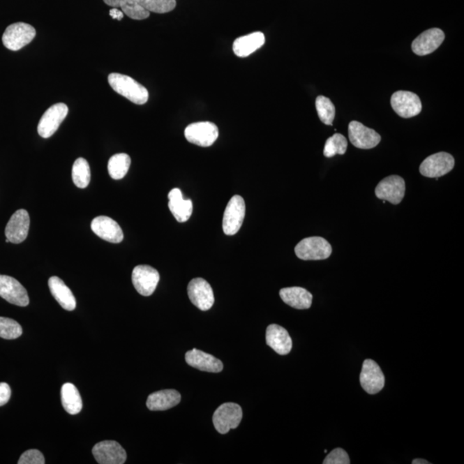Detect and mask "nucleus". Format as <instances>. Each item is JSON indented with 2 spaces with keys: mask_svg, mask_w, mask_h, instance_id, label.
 Here are the masks:
<instances>
[{
  "mask_svg": "<svg viewBox=\"0 0 464 464\" xmlns=\"http://www.w3.org/2000/svg\"><path fill=\"white\" fill-rule=\"evenodd\" d=\"M31 218L24 209L15 211L6 227V237L13 244H21L27 239Z\"/></svg>",
  "mask_w": 464,
  "mask_h": 464,
  "instance_id": "obj_17",
  "label": "nucleus"
},
{
  "mask_svg": "<svg viewBox=\"0 0 464 464\" xmlns=\"http://www.w3.org/2000/svg\"><path fill=\"white\" fill-rule=\"evenodd\" d=\"M444 33L440 29H428L412 43V50L419 57L433 53L444 40Z\"/></svg>",
  "mask_w": 464,
  "mask_h": 464,
  "instance_id": "obj_18",
  "label": "nucleus"
},
{
  "mask_svg": "<svg viewBox=\"0 0 464 464\" xmlns=\"http://www.w3.org/2000/svg\"><path fill=\"white\" fill-rule=\"evenodd\" d=\"M0 297L15 306L25 307L29 304L27 291L20 281L0 274Z\"/></svg>",
  "mask_w": 464,
  "mask_h": 464,
  "instance_id": "obj_16",
  "label": "nucleus"
},
{
  "mask_svg": "<svg viewBox=\"0 0 464 464\" xmlns=\"http://www.w3.org/2000/svg\"><path fill=\"white\" fill-rule=\"evenodd\" d=\"M169 209L173 216L179 223L189 220L193 213L191 200H184L183 194L179 188H173L169 193Z\"/></svg>",
  "mask_w": 464,
  "mask_h": 464,
  "instance_id": "obj_25",
  "label": "nucleus"
},
{
  "mask_svg": "<svg viewBox=\"0 0 464 464\" xmlns=\"http://www.w3.org/2000/svg\"><path fill=\"white\" fill-rule=\"evenodd\" d=\"M12 396L10 386L6 383H0V407L6 405Z\"/></svg>",
  "mask_w": 464,
  "mask_h": 464,
  "instance_id": "obj_37",
  "label": "nucleus"
},
{
  "mask_svg": "<svg viewBox=\"0 0 464 464\" xmlns=\"http://www.w3.org/2000/svg\"><path fill=\"white\" fill-rule=\"evenodd\" d=\"M147 12L158 14L172 12L177 6L176 0H135Z\"/></svg>",
  "mask_w": 464,
  "mask_h": 464,
  "instance_id": "obj_33",
  "label": "nucleus"
},
{
  "mask_svg": "<svg viewBox=\"0 0 464 464\" xmlns=\"http://www.w3.org/2000/svg\"><path fill=\"white\" fill-rule=\"evenodd\" d=\"M266 341L278 354L287 355L292 348V340L287 330L283 327L277 324H271L267 327L266 331Z\"/></svg>",
  "mask_w": 464,
  "mask_h": 464,
  "instance_id": "obj_21",
  "label": "nucleus"
},
{
  "mask_svg": "<svg viewBox=\"0 0 464 464\" xmlns=\"http://www.w3.org/2000/svg\"><path fill=\"white\" fill-rule=\"evenodd\" d=\"M107 81L114 91L135 105H143L149 98L147 89L131 77L114 73L110 74Z\"/></svg>",
  "mask_w": 464,
  "mask_h": 464,
  "instance_id": "obj_1",
  "label": "nucleus"
},
{
  "mask_svg": "<svg viewBox=\"0 0 464 464\" xmlns=\"http://www.w3.org/2000/svg\"><path fill=\"white\" fill-rule=\"evenodd\" d=\"M91 226L92 232L107 242L120 244L124 239L121 226L111 218L96 217L92 220Z\"/></svg>",
  "mask_w": 464,
  "mask_h": 464,
  "instance_id": "obj_19",
  "label": "nucleus"
},
{
  "mask_svg": "<svg viewBox=\"0 0 464 464\" xmlns=\"http://www.w3.org/2000/svg\"><path fill=\"white\" fill-rule=\"evenodd\" d=\"M349 140L359 149H371L380 143L381 136L375 130L366 127L361 122L352 121L348 126Z\"/></svg>",
  "mask_w": 464,
  "mask_h": 464,
  "instance_id": "obj_15",
  "label": "nucleus"
},
{
  "mask_svg": "<svg viewBox=\"0 0 464 464\" xmlns=\"http://www.w3.org/2000/svg\"><path fill=\"white\" fill-rule=\"evenodd\" d=\"M131 165V158L126 154H118L110 158L107 163V170L111 178L120 180L128 174Z\"/></svg>",
  "mask_w": 464,
  "mask_h": 464,
  "instance_id": "obj_29",
  "label": "nucleus"
},
{
  "mask_svg": "<svg viewBox=\"0 0 464 464\" xmlns=\"http://www.w3.org/2000/svg\"><path fill=\"white\" fill-rule=\"evenodd\" d=\"M455 166V159L447 152H437L429 156L419 166V172L426 177L439 178L451 172Z\"/></svg>",
  "mask_w": 464,
  "mask_h": 464,
  "instance_id": "obj_5",
  "label": "nucleus"
},
{
  "mask_svg": "<svg viewBox=\"0 0 464 464\" xmlns=\"http://www.w3.org/2000/svg\"><path fill=\"white\" fill-rule=\"evenodd\" d=\"M413 464H429L430 463L426 461V460L424 459H414L413 462H412Z\"/></svg>",
  "mask_w": 464,
  "mask_h": 464,
  "instance_id": "obj_39",
  "label": "nucleus"
},
{
  "mask_svg": "<svg viewBox=\"0 0 464 464\" xmlns=\"http://www.w3.org/2000/svg\"><path fill=\"white\" fill-rule=\"evenodd\" d=\"M107 6L121 8L122 13L132 20H144L150 17V13L141 7L135 0H103Z\"/></svg>",
  "mask_w": 464,
  "mask_h": 464,
  "instance_id": "obj_28",
  "label": "nucleus"
},
{
  "mask_svg": "<svg viewBox=\"0 0 464 464\" xmlns=\"http://www.w3.org/2000/svg\"><path fill=\"white\" fill-rule=\"evenodd\" d=\"M184 135L188 142L202 147H209L218 138V129L211 122H196L186 128Z\"/></svg>",
  "mask_w": 464,
  "mask_h": 464,
  "instance_id": "obj_7",
  "label": "nucleus"
},
{
  "mask_svg": "<svg viewBox=\"0 0 464 464\" xmlns=\"http://www.w3.org/2000/svg\"><path fill=\"white\" fill-rule=\"evenodd\" d=\"M23 334V329L13 319L0 317V337L6 340L17 339Z\"/></svg>",
  "mask_w": 464,
  "mask_h": 464,
  "instance_id": "obj_34",
  "label": "nucleus"
},
{
  "mask_svg": "<svg viewBox=\"0 0 464 464\" xmlns=\"http://www.w3.org/2000/svg\"><path fill=\"white\" fill-rule=\"evenodd\" d=\"M347 149V140L340 133H336L326 141L324 154L326 158H333L337 154L344 155Z\"/></svg>",
  "mask_w": 464,
  "mask_h": 464,
  "instance_id": "obj_32",
  "label": "nucleus"
},
{
  "mask_svg": "<svg viewBox=\"0 0 464 464\" xmlns=\"http://www.w3.org/2000/svg\"><path fill=\"white\" fill-rule=\"evenodd\" d=\"M36 29L31 24L16 23L6 28L2 36L3 46L9 50L18 51L34 40Z\"/></svg>",
  "mask_w": 464,
  "mask_h": 464,
  "instance_id": "obj_4",
  "label": "nucleus"
},
{
  "mask_svg": "<svg viewBox=\"0 0 464 464\" xmlns=\"http://www.w3.org/2000/svg\"><path fill=\"white\" fill-rule=\"evenodd\" d=\"M188 294L192 304L200 310H209L214 306L213 288L204 278H195L189 282Z\"/></svg>",
  "mask_w": 464,
  "mask_h": 464,
  "instance_id": "obj_12",
  "label": "nucleus"
},
{
  "mask_svg": "<svg viewBox=\"0 0 464 464\" xmlns=\"http://www.w3.org/2000/svg\"><path fill=\"white\" fill-rule=\"evenodd\" d=\"M185 360L188 366L207 373H218L224 368L221 360L195 348L187 352Z\"/></svg>",
  "mask_w": 464,
  "mask_h": 464,
  "instance_id": "obj_20",
  "label": "nucleus"
},
{
  "mask_svg": "<svg viewBox=\"0 0 464 464\" xmlns=\"http://www.w3.org/2000/svg\"><path fill=\"white\" fill-rule=\"evenodd\" d=\"M92 453L100 464H124L127 460V452L117 441L100 442L93 447Z\"/></svg>",
  "mask_w": 464,
  "mask_h": 464,
  "instance_id": "obj_14",
  "label": "nucleus"
},
{
  "mask_svg": "<svg viewBox=\"0 0 464 464\" xmlns=\"http://www.w3.org/2000/svg\"><path fill=\"white\" fill-rule=\"evenodd\" d=\"M265 43V36L262 32L241 36L233 43V52L237 57H250L254 52L261 48Z\"/></svg>",
  "mask_w": 464,
  "mask_h": 464,
  "instance_id": "obj_26",
  "label": "nucleus"
},
{
  "mask_svg": "<svg viewBox=\"0 0 464 464\" xmlns=\"http://www.w3.org/2000/svg\"><path fill=\"white\" fill-rule=\"evenodd\" d=\"M160 276L157 270L147 265H140L133 270L132 280L140 295L151 296L157 288Z\"/></svg>",
  "mask_w": 464,
  "mask_h": 464,
  "instance_id": "obj_13",
  "label": "nucleus"
},
{
  "mask_svg": "<svg viewBox=\"0 0 464 464\" xmlns=\"http://www.w3.org/2000/svg\"><path fill=\"white\" fill-rule=\"evenodd\" d=\"M405 181L399 176L385 177L377 184L375 194L378 199L389 202L394 205L402 202L405 195Z\"/></svg>",
  "mask_w": 464,
  "mask_h": 464,
  "instance_id": "obj_9",
  "label": "nucleus"
},
{
  "mask_svg": "<svg viewBox=\"0 0 464 464\" xmlns=\"http://www.w3.org/2000/svg\"><path fill=\"white\" fill-rule=\"evenodd\" d=\"M181 399L180 393L174 389H163L148 396L147 406L151 411L168 410L178 405Z\"/></svg>",
  "mask_w": 464,
  "mask_h": 464,
  "instance_id": "obj_22",
  "label": "nucleus"
},
{
  "mask_svg": "<svg viewBox=\"0 0 464 464\" xmlns=\"http://www.w3.org/2000/svg\"><path fill=\"white\" fill-rule=\"evenodd\" d=\"M61 403L64 410L70 414H79L83 407L80 391L76 386L66 383L61 388Z\"/></svg>",
  "mask_w": 464,
  "mask_h": 464,
  "instance_id": "obj_27",
  "label": "nucleus"
},
{
  "mask_svg": "<svg viewBox=\"0 0 464 464\" xmlns=\"http://www.w3.org/2000/svg\"><path fill=\"white\" fill-rule=\"evenodd\" d=\"M392 109L399 117L412 118L421 112V99L413 92L399 91L392 95L391 99Z\"/></svg>",
  "mask_w": 464,
  "mask_h": 464,
  "instance_id": "obj_11",
  "label": "nucleus"
},
{
  "mask_svg": "<svg viewBox=\"0 0 464 464\" xmlns=\"http://www.w3.org/2000/svg\"><path fill=\"white\" fill-rule=\"evenodd\" d=\"M245 217V202L242 196L234 195L230 200L223 218V230L225 235L233 236L242 227Z\"/></svg>",
  "mask_w": 464,
  "mask_h": 464,
  "instance_id": "obj_6",
  "label": "nucleus"
},
{
  "mask_svg": "<svg viewBox=\"0 0 464 464\" xmlns=\"http://www.w3.org/2000/svg\"><path fill=\"white\" fill-rule=\"evenodd\" d=\"M68 107L65 103H57L51 106L40 118L37 127L39 135L44 139L53 136L63 121L68 117Z\"/></svg>",
  "mask_w": 464,
  "mask_h": 464,
  "instance_id": "obj_8",
  "label": "nucleus"
},
{
  "mask_svg": "<svg viewBox=\"0 0 464 464\" xmlns=\"http://www.w3.org/2000/svg\"><path fill=\"white\" fill-rule=\"evenodd\" d=\"M45 458L38 450H29L22 454L18 464H44Z\"/></svg>",
  "mask_w": 464,
  "mask_h": 464,
  "instance_id": "obj_36",
  "label": "nucleus"
},
{
  "mask_svg": "<svg viewBox=\"0 0 464 464\" xmlns=\"http://www.w3.org/2000/svg\"><path fill=\"white\" fill-rule=\"evenodd\" d=\"M280 296L284 303L297 310H307L313 304V294L302 287L281 289Z\"/></svg>",
  "mask_w": 464,
  "mask_h": 464,
  "instance_id": "obj_23",
  "label": "nucleus"
},
{
  "mask_svg": "<svg viewBox=\"0 0 464 464\" xmlns=\"http://www.w3.org/2000/svg\"><path fill=\"white\" fill-rule=\"evenodd\" d=\"M243 419V410L239 404L226 403L218 407L214 412L213 422L215 429L221 434L236 429Z\"/></svg>",
  "mask_w": 464,
  "mask_h": 464,
  "instance_id": "obj_3",
  "label": "nucleus"
},
{
  "mask_svg": "<svg viewBox=\"0 0 464 464\" xmlns=\"http://www.w3.org/2000/svg\"><path fill=\"white\" fill-rule=\"evenodd\" d=\"M359 380L364 391L371 395L377 394L384 387L385 377L383 371L373 359H366L364 361Z\"/></svg>",
  "mask_w": 464,
  "mask_h": 464,
  "instance_id": "obj_10",
  "label": "nucleus"
},
{
  "mask_svg": "<svg viewBox=\"0 0 464 464\" xmlns=\"http://www.w3.org/2000/svg\"><path fill=\"white\" fill-rule=\"evenodd\" d=\"M295 253L304 261H320L332 254L331 245L320 237H307L297 244Z\"/></svg>",
  "mask_w": 464,
  "mask_h": 464,
  "instance_id": "obj_2",
  "label": "nucleus"
},
{
  "mask_svg": "<svg viewBox=\"0 0 464 464\" xmlns=\"http://www.w3.org/2000/svg\"><path fill=\"white\" fill-rule=\"evenodd\" d=\"M110 17L113 18V20H117L118 21H121L124 17V13H122V10L119 8L111 9L110 10Z\"/></svg>",
  "mask_w": 464,
  "mask_h": 464,
  "instance_id": "obj_38",
  "label": "nucleus"
},
{
  "mask_svg": "<svg viewBox=\"0 0 464 464\" xmlns=\"http://www.w3.org/2000/svg\"><path fill=\"white\" fill-rule=\"evenodd\" d=\"M48 287L52 295L61 304L63 309L69 311L75 310L77 306L75 297L61 278L57 276L51 277L48 280Z\"/></svg>",
  "mask_w": 464,
  "mask_h": 464,
  "instance_id": "obj_24",
  "label": "nucleus"
},
{
  "mask_svg": "<svg viewBox=\"0 0 464 464\" xmlns=\"http://www.w3.org/2000/svg\"><path fill=\"white\" fill-rule=\"evenodd\" d=\"M315 107L322 124L332 126L336 117V107L331 100L326 96H319L315 99Z\"/></svg>",
  "mask_w": 464,
  "mask_h": 464,
  "instance_id": "obj_31",
  "label": "nucleus"
},
{
  "mask_svg": "<svg viewBox=\"0 0 464 464\" xmlns=\"http://www.w3.org/2000/svg\"><path fill=\"white\" fill-rule=\"evenodd\" d=\"M350 463V458H349L347 451L341 448H336L330 452L324 461V464H349Z\"/></svg>",
  "mask_w": 464,
  "mask_h": 464,
  "instance_id": "obj_35",
  "label": "nucleus"
},
{
  "mask_svg": "<svg viewBox=\"0 0 464 464\" xmlns=\"http://www.w3.org/2000/svg\"><path fill=\"white\" fill-rule=\"evenodd\" d=\"M72 176L73 183L77 188H85L88 187L91 181V168L87 159L80 158L74 162Z\"/></svg>",
  "mask_w": 464,
  "mask_h": 464,
  "instance_id": "obj_30",
  "label": "nucleus"
}]
</instances>
